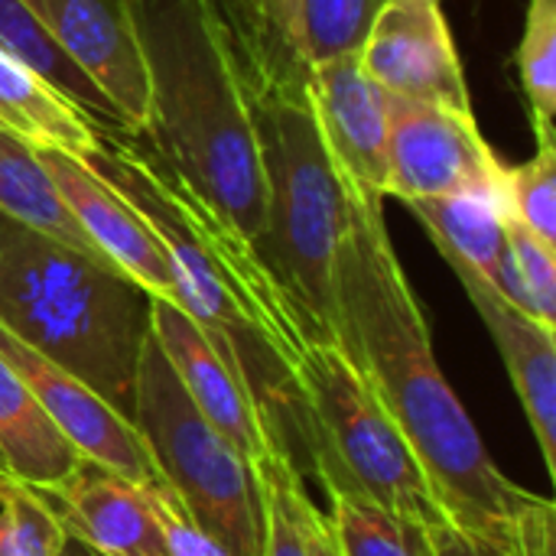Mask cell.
<instances>
[{
    "mask_svg": "<svg viewBox=\"0 0 556 556\" xmlns=\"http://www.w3.org/2000/svg\"><path fill=\"white\" fill-rule=\"evenodd\" d=\"M349 218L336 257V345L410 443L453 528L518 541L554 511L515 485L489 456L472 417L440 371L427 313L391 244L381 199L345 192Z\"/></svg>",
    "mask_w": 556,
    "mask_h": 556,
    "instance_id": "cell-1",
    "label": "cell"
},
{
    "mask_svg": "<svg viewBox=\"0 0 556 556\" xmlns=\"http://www.w3.org/2000/svg\"><path fill=\"white\" fill-rule=\"evenodd\" d=\"M153 228L169 254L182 306L238 368L283 456L296 420L290 371L313 336L280 280L208 205L150 150L140 134L98 130L81 156Z\"/></svg>",
    "mask_w": 556,
    "mask_h": 556,
    "instance_id": "cell-2",
    "label": "cell"
},
{
    "mask_svg": "<svg viewBox=\"0 0 556 556\" xmlns=\"http://www.w3.org/2000/svg\"><path fill=\"white\" fill-rule=\"evenodd\" d=\"M147 78L150 150L251 248L267 199L228 0H121Z\"/></svg>",
    "mask_w": 556,
    "mask_h": 556,
    "instance_id": "cell-3",
    "label": "cell"
},
{
    "mask_svg": "<svg viewBox=\"0 0 556 556\" xmlns=\"http://www.w3.org/2000/svg\"><path fill=\"white\" fill-rule=\"evenodd\" d=\"M228 13L267 199L254 251L313 336L336 342V257L349 202L316 121L309 62L274 29L254 0H228Z\"/></svg>",
    "mask_w": 556,
    "mask_h": 556,
    "instance_id": "cell-4",
    "label": "cell"
},
{
    "mask_svg": "<svg viewBox=\"0 0 556 556\" xmlns=\"http://www.w3.org/2000/svg\"><path fill=\"white\" fill-rule=\"evenodd\" d=\"M0 329L134 424L150 293L111 261L0 218Z\"/></svg>",
    "mask_w": 556,
    "mask_h": 556,
    "instance_id": "cell-5",
    "label": "cell"
},
{
    "mask_svg": "<svg viewBox=\"0 0 556 556\" xmlns=\"http://www.w3.org/2000/svg\"><path fill=\"white\" fill-rule=\"evenodd\" d=\"M296 443L326 489H352L424 525H450L410 443L336 342H309L293 371Z\"/></svg>",
    "mask_w": 556,
    "mask_h": 556,
    "instance_id": "cell-6",
    "label": "cell"
},
{
    "mask_svg": "<svg viewBox=\"0 0 556 556\" xmlns=\"http://www.w3.org/2000/svg\"><path fill=\"white\" fill-rule=\"evenodd\" d=\"M134 427L186 518L231 556H264V502L254 466L199 414L160 342L137 368Z\"/></svg>",
    "mask_w": 556,
    "mask_h": 556,
    "instance_id": "cell-7",
    "label": "cell"
},
{
    "mask_svg": "<svg viewBox=\"0 0 556 556\" xmlns=\"http://www.w3.org/2000/svg\"><path fill=\"white\" fill-rule=\"evenodd\" d=\"M463 192L505 205V163L476 114L388 94V195L414 202Z\"/></svg>",
    "mask_w": 556,
    "mask_h": 556,
    "instance_id": "cell-8",
    "label": "cell"
},
{
    "mask_svg": "<svg viewBox=\"0 0 556 556\" xmlns=\"http://www.w3.org/2000/svg\"><path fill=\"white\" fill-rule=\"evenodd\" d=\"M358 62L394 98L476 114L440 0H381L358 46Z\"/></svg>",
    "mask_w": 556,
    "mask_h": 556,
    "instance_id": "cell-9",
    "label": "cell"
},
{
    "mask_svg": "<svg viewBox=\"0 0 556 556\" xmlns=\"http://www.w3.org/2000/svg\"><path fill=\"white\" fill-rule=\"evenodd\" d=\"M0 355L16 368L42 414L78 450L81 459H91L137 485H163L137 427L104 397H98L85 381L26 349L7 329H0Z\"/></svg>",
    "mask_w": 556,
    "mask_h": 556,
    "instance_id": "cell-10",
    "label": "cell"
},
{
    "mask_svg": "<svg viewBox=\"0 0 556 556\" xmlns=\"http://www.w3.org/2000/svg\"><path fill=\"white\" fill-rule=\"evenodd\" d=\"M150 332L199 414L251 466L270 453H280L244 378L182 306L163 296H150Z\"/></svg>",
    "mask_w": 556,
    "mask_h": 556,
    "instance_id": "cell-11",
    "label": "cell"
},
{
    "mask_svg": "<svg viewBox=\"0 0 556 556\" xmlns=\"http://www.w3.org/2000/svg\"><path fill=\"white\" fill-rule=\"evenodd\" d=\"M316 121L345 192L388 199V91L362 68L358 52L309 65Z\"/></svg>",
    "mask_w": 556,
    "mask_h": 556,
    "instance_id": "cell-12",
    "label": "cell"
},
{
    "mask_svg": "<svg viewBox=\"0 0 556 556\" xmlns=\"http://www.w3.org/2000/svg\"><path fill=\"white\" fill-rule=\"evenodd\" d=\"M46 173L62 192L72 218L88 235V241L134 283H140L150 296L179 300L176 274L166 248L147 225V218L108 182L101 179L81 156L65 150H39Z\"/></svg>",
    "mask_w": 556,
    "mask_h": 556,
    "instance_id": "cell-13",
    "label": "cell"
},
{
    "mask_svg": "<svg viewBox=\"0 0 556 556\" xmlns=\"http://www.w3.org/2000/svg\"><path fill=\"white\" fill-rule=\"evenodd\" d=\"M55 46L108 94L134 134L147 127V78L121 0H23Z\"/></svg>",
    "mask_w": 556,
    "mask_h": 556,
    "instance_id": "cell-14",
    "label": "cell"
},
{
    "mask_svg": "<svg viewBox=\"0 0 556 556\" xmlns=\"http://www.w3.org/2000/svg\"><path fill=\"white\" fill-rule=\"evenodd\" d=\"M59 515L65 531L101 556H169L160 518L137 485L91 459L49 489H36Z\"/></svg>",
    "mask_w": 556,
    "mask_h": 556,
    "instance_id": "cell-15",
    "label": "cell"
},
{
    "mask_svg": "<svg viewBox=\"0 0 556 556\" xmlns=\"http://www.w3.org/2000/svg\"><path fill=\"white\" fill-rule=\"evenodd\" d=\"M469 293L476 313L482 316L505 368L511 388L525 407V417L534 430L541 459L556 476V329L544 326L531 313L505 300L482 274L469 270L459 261H446Z\"/></svg>",
    "mask_w": 556,
    "mask_h": 556,
    "instance_id": "cell-16",
    "label": "cell"
},
{
    "mask_svg": "<svg viewBox=\"0 0 556 556\" xmlns=\"http://www.w3.org/2000/svg\"><path fill=\"white\" fill-rule=\"evenodd\" d=\"M0 127L39 150L85 156L98 143V124L59 94L29 65L0 49Z\"/></svg>",
    "mask_w": 556,
    "mask_h": 556,
    "instance_id": "cell-17",
    "label": "cell"
},
{
    "mask_svg": "<svg viewBox=\"0 0 556 556\" xmlns=\"http://www.w3.org/2000/svg\"><path fill=\"white\" fill-rule=\"evenodd\" d=\"M78 450L52 427L26 381L0 355V463L33 489H49L78 466Z\"/></svg>",
    "mask_w": 556,
    "mask_h": 556,
    "instance_id": "cell-18",
    "label": "cell"
},
{
    "mask_svg": "<svg viewBox=\"0 0 556 556\" xmlns=\"http://www.w3.org/2000/svg\"><path fill=\"white\" fill-rule=\"evenodd\" d=\"M404 205L427 228L446 261H459L469 270L482 274L492 287H498L508 241V212L498 199L463 192L414 199Z\"/></svg>",
    "mask_w": 556,
    "mask_h": 556,
    "instance_id": "cell-19",
    "label": "cell"
},
{
    "mask_svg": "<svg viewBox=\"0 0 556 556\" xmlns=\"http://www.w3.org/2000/svg\"><path fill=\"white\" fill-rule=\"evenodd\" d=\"M0 218H10L39 235H49L81 254L104 257L72 218L36 147L3 127H0Z\"/></svg>",
    "mask_w": 556,
    "mask_h": 556,
    "instance_id": "cell-20",
    "label": "cell"
},
{
    "mask_svg": "<svg viewBox=\"0 0 556 556\" xmlns=\"http://www.w3.org/2000/svg\"><path fill=\"white\" fill-rule=\"evenodd\" d=\"M0 49L29 65L78 111H85L98 127L134 134L121 111L108 101V94L55 46V39L42 29V23L23 0H0Z\"/></svg>",
    "mask_w": 556,
    "mask_h": 556,
    "instance_id": "cell-21",
    "label": "cell"
},
{
    "mask_svg": "<svg viewBox=\"0 0 556 556\" xmlns=\"http://www.w3.org/2000/svg\"><path fill=\"white\" fill-rule=\"evenodd\" d=\"M329 492V531L342 556H433L430 531L352 489Z\"/></svg>",
    "mask_w": 556,
    "mask_h": 556,
    "instance_id": "cell-22",
    "label": "cell"
},
{
    "mask_svg": "<svg viewBox=\"0 0 556 556\" xmlns=\"http://www.w3.org/2000/svg\"><path fill=\"white\" fill-rule=\"evenodd\" d=\"M518 309L556 329V248L508 215L505 261L495 287Z\"/></svg>",
    "mask_w": 556,
    "mask_h": 556,
    "instance_id": "cell-23",
    "label": "cell"
},
{
    "mask_svg": "<svg viewBox=\"0 0 556 556\" xmlns=\"http://www.w3.org/2000/svg\"><path fill=\"white\" fill-rule=\"evenodd\" d=\"M518 81L531 108L538 140H554L556 117V0H531L515 52Z\"/></svg>",
    "mask_w": 556,
    "mask_h": 556,
    "instance_id": "cell-24",
    "label": "cell"
},
{
    "mask_svg": "<svg viewBox=\"0 0 556 556\" xmlns=\"http://www.w3.org/2000/svg\"><path fill=\"white\" fill-rule=\"evenodd\" d=\"M68 531L49 502L0 469V556H62Z\"/></svg>",
    "mask_w": 556,
    "mask_h": 556,
    "instance_id": "cell-25",
    "label": "cell"
},
{
    "mask_svg": "<svg viewBox=\"0 0 556 556\" xmlns=\"http://www.w3.org/2000/svg\"><path fill=\"white\" fill-rule=\"evenodd\" d=\"M254 476L264 502V556H306L303 551V502L309 498L300 469L283 456L270 453L254 463Z\"/></svg>",
    "mask_w": 556,
    "mask_h": 556,
    "instance_id": "cell-26",
    "label": "cell"
},
{
    "mask_svg": "<svg viewBox=\"0 0 556 556\" xmlns=\"http://www.w3.org/2000/svg\"><path fill=\"white\" fill-rule=\"evenodd\" d=\"M381 0H300V52L323 62L342 52H358L368 23Z\"/></svg>",
    "mask_w": 556,
    "mask_h": 556,
    "instance_id": "cell-27",
    "label": "cell"
},
{
    "mask_svg": "<svg viewBox=\"0 0 556 556\" xmlns=\"http://www.w3.org/2000/svg\"><path fill=\"white\" fill-rule=\"evenodd\" d=\"M505 208L556 248V140H538V153L528 163L505 166Z\"/></svg>",
    "mask_w": 556,
    "mask_h": 556,
    "instance_id": "cell-28",
    "label": "cell"
},
{
    "mask_svg": "<svg viewBox=\"0 0 556 556\" xmlns=\"http://www.w3.org/2000/svg\"><path fill=\"white\" fill-rule=\"evenodd\" d=\"M554 511L541 515L518 541H489L466 534L453 525H440L430 531L433 556H554Z\"/></svg>",
    "mask_w": 556,
    "mask_h": 556,
    "instance_id": "cell-29",
    "label": "cell"
},
{
    "mask_svg": "<svg viewBox=\"0 0 556 556\" xmlns=\"http://www.w3.org/2000/svg\"><path fill=\"white\" fill-rule=\"evenodd\" d=\"M147 495L160 518L169 556H231L222 544H215L205 531H199L186 518V511L179 508V502L173 498V492L166 485H147Z\"/></svg>",
    "mask_w": 556,
    "mask_h": 556,
    "instance_id": "cell-30",
    "label": "cell"
},
{
    "mask_svg": "<svg viewBox=\"0 0 556 556\" xmlns=\"http://www.w3.org/2000/svg\"><path fill=\"white\" fill-rule=\"evenodd\" d=\"M303 551L306 556H342L332 541L326 515L309 498L303 502Z\"/></svg>",
    "mask_w": 556,
    "mask_h": 556,
    "instance_id": "cell-31",
    "label": "cell"
},
{
    "mask_svg": "<svg viewBox=\"0 0 556 556\" xmlns=\"http://www.w3.org/2000/svg\"><path fill=\"white\" fill-rule=\"evenodd\" d=\"M254 3L274 23V29L280 36H287L296 46V52H300V0H254Z\"/></svg>",
    "mask_w": 556,
    "mask_h": 556,
    "instance_id": "cell-32",
    "label": "cell"
},
{
    "mask_svg": "<svg viewBox=\"0 0 556 556\" xmlns=\"http://www.w3.org/2000/svg\"><path fill=\"white\" fill-rule=\"evenodd\" d=\"M62 556H101V554H94L88 544H81L78 538H72V534H68V541H65V554Z\"/></svg>",
    "mask_w": 556,
    "mask_h": 556,
    "instance_id": "cell-33",
    "label": "cell"
},
{
    "mask_svg": "<svg viewBox=\"0 0 556 556\" xmlns=\"http://www.w3.org/2000/svg\"><path fill=\"white\" fill-rule=\"evenodd\" d=\"M0 469H3V463H0Z\"/></svg>",
    "mask_w": 556,
    "mask_h": 556,
    "instance_id": "cell-34",
    "label": "cell"
}]
</instances>
